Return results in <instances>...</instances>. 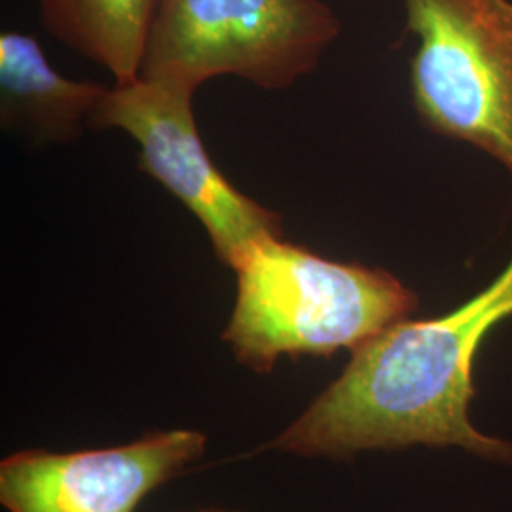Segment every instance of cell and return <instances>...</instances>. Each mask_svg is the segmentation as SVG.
<instances>
[{
    "label": "cell",
    "mask_w": 512,
    "mask_h": 512,
    "mask_svg": "<svg viewBox=\"0 0 512 512\" xmlns=\"http://www.w3.org/2000/svg\"><path fill=\"white\" fill-rule=\"evenodd\" d=\"M511 317L512 256L458 308L410 317L353 349L342 374L266 448L334 461L412 446L459 448L512 465V442L478 431L471 420L476 357Z\"/></svg>",
    "instance_id": "6da1fadb"
},
{
    "label": "cell",
    "mask_w": 512,
    "mask_h": 512,
    "mask_svg": "<svg viewBox=\"0 0 512 512\" xmlns=\"http://www.w3.org/2000/svg\"><path fill=\"white\" fill-rule=\"evenodd\" d=\"M232 270L238 293L222 342L256 374H270L281 357L361 348L420 306L384 268L330 260L283 238L256 241Z\"/></svg>",
    "instance_id": "7a4b0ae2"
},
{
    "label": "cell",
    "mask_w": 512,
    "mask_h": 512,
    "mask_svg": "<svg viewBox=\"0 0 512 512\" xmlns=\"http://www.w3.org/2000/svg\"><path fill=\"white\" fill-rule=\"evenodd\" d=\"M340 31L325 0H165L139 78L196 92L230 74L283 90L317 69Z\"/></svg>",
    "instance_id": "3957f363"
},
{
    "label": "cell",
    "mask_w": 512,
    "mask_h": 512,
    "mask_svg": "<svg viewBox=\"0 0 512 512\" xmlns=\"http://www.w3.org/2000/svg\"><path fill=\"white\" fill-rule=\"evenodd\" d=\"M403 2L423 126L484 152L512 181V0Z\"/></svg>",
    "instance_id": "277c9868"
},
{
    "label": "cell",
    "mask_w": 512,
    "mask_h": 512,
    "mask_svg": "<svg viewBox=\"0 0 512 512\" xmlns=\"http://www.w3.org/2000/svg\"><path fill=\"white\" fill-rule=\"evenodd\" d=\"M194 90L173 82L114 84L92 129H122L139 145V167L202 222L228 268L253 243L283 238L281 217L230 183L203 145L192 110Z\"/></svg>",
    "instance_id": "5b68a950"
},
{
    "label": "cell",
    "mask_w": 512,
    "mask_h": 512,
    "mask_svg": "<svg viewBox=\"0 0 512 512\" xmlns=\"http://www.w3.org/2000/svg\"><path fill=\"white\" fill-rule=\"evenodd\" d=\"M205 446L200 431L171 429L99 450H19L0 463V503L10 512H135Z\"/></svg>",
    "instance_id": "8992f818"
},
{
    "label": "cell",
    "mask_w": 512,
    "mask_h": 512,
    "mask_svg": "<svg viewBox=\"0 0 512 512\" xmlns=\"http://www.w3.org/2000/svg\"><path fill=\"white\" fill-rule=\"evenodd\" d=\"M109 88L57 73L37 38L8 31L0 35V122L2 129L37 145L76 139L92 120Z\"/></svg>",
    "instance_id": "52a82bcc"
},
{
    "label": "cell",
    "mask_w": 512,
    "mask_h": 512,
    "mask_svg": "<svg viewBox=\"0 0 512 512\" xmlns=\"http://www.w3.org/2000/svg\"><path fill=\"white\" fill-rule=\"evenodd\" d=\"M42 27L105 67L116 84L139 80L148 37L165 0H37Z\"/></svg>",
    "instance_id": "ba28073f"
},
{
    "label": "cell",
    "mask_w": 512,
    "mask_h": 512,
    "mask_svg": "<svg viewBox=\"0 0 512 512\" xmlns=\"http://www.w3.org/2000/svg\"><path fill=\"white\" fill-rule=\"evenodd\" d=\"M198 512H224V511H198Z\"/></svg>",
    "instance_id": "9c48e42d"
}]
</instances>
